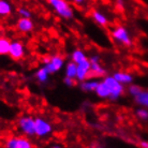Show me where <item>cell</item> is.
Instances as JSON below:
<instances>
[{"label": "cell", "mask_w": 148, "mask_h": 148, "mask_svg": "<svg viewBox=\"0 0 148 148\" xmlns=\"http://www.w3.org/2000/svg\"><path fill=\"white\" fill-rule=\"evenodd\" d=\"M46 1L56 12V14L60 16L61 18L71 19L73 17V9L67 0H46Z\"/></svg>", "instance_id": "obj_1"}, {"label": "cell", "mask_w": 148, "mask_h": 148, "mask_svg": "<svg viewBox=\"0 0 148 148\" xmlns=\"http://www.w3.org/2000/svg\"><path fill=\"white\" fill-rule=\"evenodd\" d=\"M17 128L25 136H36L34 132V118L31 116H23L17 120Z\"/></svg>", "instance_id": "obj_2"}, {"label": "cell", "mask_w": 148, "mask_h": 148, "mask_svg": "<svg viewBox=\"0 0 148 148\" xmlns=\"http://www.w3.org/2000/svg\"><path fill=\"white\" fill-rule=\"evenodd\" d=\"M104 82L105 84L108 86L110 88V91H111V96H110V99L113 101L117 100L119 97H121V95L123 93V85L121 83H119L116 78L111 75V76H104Z\"/></svg>", "instance_id": "obj_3"}, {"label": "cell", "mask_w": 148, "mask_h": 148, "mask_svg": "<svg viewBox=\"0 0 148 148\" xmlns=\"http://www.w3.org/2000/svg\"><path fill=\"white\" fill-rule=\"evenodd\" d=\"M3 146L5 148H32L34 144L31 143L28 136H10L4 141Z\"/></svg>", "instance_id": "obj_4"}, {"label": "cell", "mask_w": 148, "mask_h": 148, "mask_svg": "<svg viewBox=\"0 0 148 148\" xmlns=\"http://www.w3.org/2000/svg\"><path fill=\"white\" fill-rule=\"evenodd\" d=\"M53 127L51 122H48L44 118H34V132H36V136L43 138V137L48 136L52 133Z\"/></svg>", "instance_id": "obj_5"}, {"label": "cell", "mask_w": 148, "mask_h": 148, "mask_svg": "<svg viewBox=\"0 0 148 148\" xmlns=\"http://www.w3.org/2000/svg\"><path fill=\"white\" fill-rule=\"evenodd\" d=\"M112 38L114 39V41L122 45H126V46H130L132 44V40L130 38L128 30L122 26L115 27L114 29L112 30Z\"/></svg>", "instance_id": "obj_6"}, {"label": "cell", "mask_w": 148, "mask_h": 148, "mask_svg": "<svg viewBox=\"0 0 148 148\" xmlns=\"http://www.w3.org/2000/svg\"><path fill=\"white\" fill-rule=\"evenodd\" d=\"M26 54V49H25V45L23 42L18 40L11 41V45H10V49H9V56L11 57L13 60H22L25 57Z\"/></svg>", "instance_id": "obj_7"}, {"label": "cell", "mask_w": 148, "mask_h": 148, "mask_svg": "<svg viewBox=\"0 0 148 148\" xmlns=\"http://www.w3.org/2000/svg\"><path fill=\"white\" fill-rule=\"evenodd\" d=\"M46 69L48 70L49 74H54L56 72L60 71L64 66V59H63L62 56L60 55H53L49 56V60L46 64H43Z\"/></svg>", "instance_id": "obj_8"}, {"label": "cell", "mask_w": 148, "mask_h": 148, "mask_svg": "<svg viewBox=\"0 0 148 148\" xmlns=\"http://www.w3.org/2000/svg\"><path fill=\"white\" fill-rule=\"evenodd\" d=\"M90 60L89 58L85 59L77 64V71H76V81L83 82L89 78L90 76Z\"/></svg>", "instance_id": "obj_9"}, {"label": "cell", "mask_w": 148, "mask_h": 148, "mask_svg": "<svg viewBox=\"0 0 148 148\" xmlns=\"http://www.w3.org/2000/svg\"><path fill=\"white\" fill-rule=\"evenodd\" d=\"M16 28L19 32L28 34L31 32L34 28V24L30 17H21L16 23Z\"/></svg>", "instance_id": "obj_10"}, {"label": "cell", "mask_w": 148, "mask_h": 148, "mask_svg": "<svg viewBox=\"0 0 148 148\" xmlns=\"http://www.w3.org/2000/svg\"><path fill=\"white\" fill-rule=\"evenodd\" d=\"M95 92H96V95L99 97L100 99H110V96H111L110 88H108V86L105 84L104 81L98 83V86H97Z\"/></svg>", "instance_id": "obj_11"}, {"label": "cell", "mask_w": 148, "mask_h": 148, "mask_svg": "<svg viewBox=\"0 0 148 148\" xmlns=\"http://www.w3.org/2000/svg\"><path fill=\"white\" fill-rule=\"evenodd\" d=\"M113 76H114L119 83H121L122 85H130V84L133 82L132 75L130 73H128V72H123V71L114 72V73H113Z\"/></svg>", "instance_id": "obj_12"}, {"label": "cell", "mask_w": 148, "mask_h": 148, "mask_svg": "<svg viewBox=\"0 0 148 148\" xmlns=\"http://www.w3.org/2000/svg\"><path fill=\"white\" fill-rule=\"evenodd\" d=\"M98 83L99 82L97 79H85V81L81 82V85H79V88L83 90V91H86V92H91V91H95L98 86Z\"/></svg>", "instance_id": "obj_13"}, {"label": "cell", "mask_w": 148, "mask_h": 148, "mask_svg": "<svg viewBox=\"0 0 148 148\" xmlns=\"http://www.w3.org/2000/svg\"><path fill=\"white\" fill-rule=\"evenodd\" d=\"M90 75L93 76H105L106 71L100 62H90Z\"/></svg>", "instance_id": "obj_14"}, {"label": "cell", "mask_w": 148, "mask_h": 148, "mask_svg": "<svg viewBox=\"0 0 148 148\" xmlns=\"http://www.w3.org/2000/svg\"><path fill=\"white\" fill-rule=\"evenodd\" d=\"M92 18H93V21L99 25V26H102V27L108 26V17L105 16V14H103L102 12L93 11L92 12Z\"/></svg>", "instance_id": "obj_15"}, {"label": "cell", "mask_w": 148, "mask_h": 148, "mask_svg": "<svg viewBox=\"0 0 148 148\" xmlns=\"http://www.w3.org/2000/svg\"><path fill=\"white\" fill-rule=\"evenodd\" d=\"M48 77H49V72H48V70L44 66L42 68H40L36 72V78H37L38 82L41 83V84H45L48 81Z\"/></svg>", "instance_id": "obj_16"}, {"label": "cell", "mask_w": 148, "mask_h": 148, "mask_svg": "<svg viewBox=\"0 0 148 148\" xmlns=\"http://www.w3.org/2000/svg\"><path fill=\"white\" fill-rule=\"evenodd\" d=\"M11 41L7 37H0V56L9 55Z\"/></svg>", "instance_id": "obj_17"}, {"label": "cell", "mask_w": 148, "mask_h": 148, "mask_svg": "<svg viewBox=\"0 0 148 148\" xmlns=\"http://www.w3.org/2000/svg\"><path fill=\"white\" fill-rule=\"evenodd\" d=\"M12 13V4L7 0H0V16H9Z\"/></svg>", "instance_id": "obj_18"}, {"label": "cell", "mask_w": 148, "mask_h": 148, "mask_svg": "<svg viewBox=\"0 0 148 148\" xmlns=\"http://www.w3.org/2000/svg\"><path fill=\"white\" fill-rule=\"evenodd\" d=\"M134 99H135V102L137 104H140L142 106H145V108H148V91L142 90L138 95L134 97Z\"/></svg>", "instance_id": "obj_19"}, {"label": "cell", "mask_w": 148, "mask_h": 148, "mask_svg": "<svg viewBox=\"0 0 148 148\" xmlns=\"http://www.w3.org/2000/svg\"><path fill=\"white\" fill-rule=\"evenodd\" d=\"M76 71H77V64L74 61H70L66 64V71H64L66 76L75 78L76 77Z\"/></svg>", "instance_id": "obj_20"}, {"label": "cell", "mask_w": 148, "mask_h": 148, "mask_svg": "<svg viewBox=\"0 0 148 148\" xmlns=\"http://www.w3.org/2000/svg\"><path fill=\"white\" fill-rule=\"evenodd\" d=\"M88 57L86 56V54L82 49H75L73 53H72V55H71V59H72V61H74V62L76 63V64H78L79 62H82V61H84L85 59H87Z\"/></svg>", "instance_id": "obj_21"}, {"label": "cell", "mask_w": 148, "mask_h": 148, "mask_svg": "<svg viewBox=\"0 0 148 148\" xmlns=\"http://www.w3.org/2000/svg\"><path fill=\"white\" fill-rule=\"evenodd\" d=\"M142 90H143V89H142L140 86L134 85V84H130L129 88H128V91H129V93L131 95V96H133V97H135L136 95H138Z\"/></svg>", "instance_id": "obj_22"}, {"label": "cell", "mask_w": 148, "mask_h": 148, "mask_svg": "<svg viewBox=\"0 0 148 148\" xmlns=\"http://www.w3.org/2000/svg\"><path fill=\"white\" fill-rule=\"evenodd\" d=\"M63 83H64V85H67L68 87H73V86L76 85V78L64 76V78H63Z\"/></svg>", "instance_id": "obj_23"}, {"label": "cell", "mask_w": 148, "mask_h": 148, "mask_svg": "<svg viewBox=\"0 0 148 148\" xmlns=\"http://www.w3.org/2000/svg\"><path fill=\"white\" fill-rule=\"evenodd\" d=\"M17 12L21 15V17H31V12L28 9H26V8H19Z\"/></svg>", "instance_id": "obj_24"}, {"label": "cell", "mask_w": 148, "mask_h": 148, "mask_svg": "<svg viewBox=\"0 0 148 148\" xmlns=\"http://www.w3.org/2000/svg\"><path fill=\"white\" fill-rule=\"evenodd\" d=\"M136 115L138 118L147 119L148 118V111L147 110H145V108H140V110H137Z\"/></svg>", "instance_id": "obj_25"}, {"label": "cell", "mask_w": 148, "mask_h": 148, "mask_svg": "<svg viewBox=\"0 0 148 148\" xmlns=\"http://www.w3.org/2000/svg\"><path fill=\"white\" fill-rule=\"evenodd\" d=\"M89 60L90 62H100V57L98 55H92L89 57Z\"/></svg>", "instance_id": "obj_26"}, {"label": "cell", "mask_w": 148, "mask_h": 148, "mask_svg": "<svg viewBox=\"0 0 148 148\" xmlns=\"http://www.w3.org/2000/svg\"><path fill=\"white\" fill-rule=\"evenodd\" d=\"M72 1H73V3L76 4V5H81V4H83L85 2V0H72Z\"/></svg>", "instance_id": "obj_27"}, {"label": "cell", "mask_w": 148, "mask_h": 148, "mask_svg": "<svg viewBox=\"0 0 148 148\" xmlns=\"http://www.w3.org/2000/svg\"><path fill=\"white\" fill-rule=\"evenodd\" d=\"M116 3H117V7L122 9V7H123V1H122V0H117Z\"/></svg>", "instance_id": "obj_28"}, {"label": "cell", "mask_w": 148, "mask_h": 148, "mask_svg": "<svg viewBox=\"0 0 148 148\" xmlns=\"http://www.w3.org/2000/svg\"><path fill=\"white\" fill-rule=\"evenodd\" d=\"M141 147H144V148H148V142H141Z\"/></svg>", "instance_id": "obj_29"}]
</instances>
